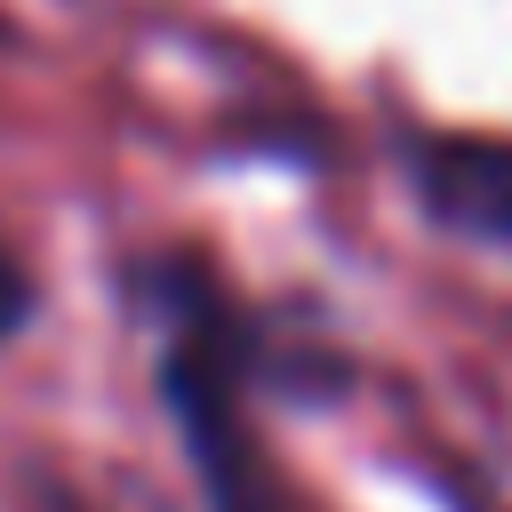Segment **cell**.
Wrapping results in <instances>:
<instances>
[{"instance_id": "3957f363", "label": "cell", "mask_w": 512, "mask_h": 512, "mask_svg": "<svg viewBox=\"0 0 512 512\" xmlns=\"http://www.w3.org/2000/svg\"><path fill=\"white\" fill-rule=\"evenodd\" d=\"M32 304H40V288H32V272H24V256H16V240L0 224V344L32 328Z\"/></svg>"}, {"instance_id": "6da1fadb", "label": "cell", "mask_w": 512, "mask_h": 512, "mask_svg": "<svg viewBox=\"0 0 512 512\" xmlns=\"http://www.w3.org/2000/svg\"><path fill=\"white\" fill-rule=\"evenodd\" d=\"M120 296L152 328L160 408L184 440L200 504L208 512H296V496L280 488L248 424V392H264L272 376H296L272 352L264 320H248L200 256H136L120 272Z\"/></svg>"}, {"instance_id": "277c9868", "label": "cell", "mask_w": 512, "mask_h": 512, "mask_svg": "<svg viewBox=\"0 0 512 512\" xmlns=\"http://www.w3.org/2000/svg\"><path fill=\"white\" fill-rule=\"evenodd\" d=\"M40 512H88L72 488H56V480H40Z\"/></svg>"}, {"instance_id": "7a4b0ae2", "label": "cell", "mask_w": 512, "mask_h": 512, "mask_svg": "<svg viewBox=\"0 0 512 512\" xmlns=\"http://www.w3.org/2000/svg\"><path fill=\"white\" fill-rule=\"evenodd\" d=\"M416 216L464 248L512 256V136L488 128H400L392 144Z\"/></svg>"}]
</instances>
